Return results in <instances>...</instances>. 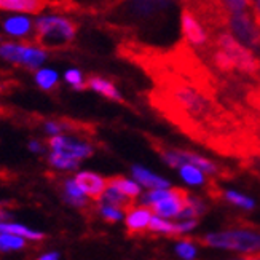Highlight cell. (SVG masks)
Here are the masks:
<instances>
[{
  "mask_svg": "<svg viewBox=\"0 0 260 260\" xmlns=\"http://www.w3.org/2000/svg\"><path fill=\"white\" fill-rule=\"evenodd\" d=\"M2 220H8V214L4 209H0V222Z\"/></svg>",
  "mask_w": 260,
  "mask_h": 260,
  "instance_id": "8d00e7d4",
  "label": "cell"
},
{
  "mask_svg": "<svg viewBox=\"0 0 260 260\" xmlns=\"http://www.w3.org/2000/svg\"><path fill=\"white\" fill-rule=\"evenodd\" d=\"M64 80H66V83H69L74 89H78V91L86 88L85 77H83V74L78 71V69H69V71H66Z\"/></svg>",
  "mask_w": 260,
  "mask_h": 260,
  "instance_id": "83f0119b",
  "label": "cell"
},
{
  "mask_svg": "<svg viewBox=\"0 0 260 260\" xmlns=\"http://www.w3.org/2000/svg\"><path fill=\"white\" fill-rule=\"evenodd\" d=\"M99 201L107 203V205H114L117 208H121L123 211H129L133 208V203H134L133 198L126 197L125 193H121L118 188H115L114 185H109V184H107V188H106V191L103 193V197H101Z\"/></svg>",
  "mask_w": 260,
  "mask_h": 260,
  "instance_id": "ac0fdd59",
  "label": "cell"
},
{
  "mask_svg": "<svg viewBox=\"0 0 260 260\" xmlns=\"http://www.w3.org/2000/svg\"><path fill=\"white\" fill-rule=\"evenodd\" d=\"M187 190H182V188H174L173 195H169L168 198L161 200L152 205V211L153 214L160 217H165V219H177V216L180 214V211L184 209L185 203H187Z\"/></svg>",
  "mask_w": 260,
  "mask_h": 260,
  "instance_id": "9c48e42d",
  "label": "cell"
},
{
  "mask_svg": "<svg viewBox=\"0 0 260 260\" xmlns=\"http://www.w3.org/2000/svg\"><path fill=\"white\" fill-rule=\"evenodd\" d=\"M131 173H133V177L138 180L141 185H144L145 188H169L171 187L169 180L149 171V169L144 168V166L134 165L131 168Z\"/></svg>",
  "mask_w": 260,
  "mask_h": 260,
  "instance_id": "5bb4252c",
  "label": "cell"
},
{
  "mask_svg": "<svg viewBox=\"0 0 260 260\" xmlns=\"http://www.w3.org/2000/svg\"><path fill=\"white\" fill-rule=\"evenodd\" d=\"M201 243L214 249H225L235 252H257L260 251V233L254 230L235 229L214 232L203 236Z\"/></svg>",
  "mask_w": 260,
  "mask_h": 260,
  "instance_id": "277c9868",
  "label": "cell"
},
{
  "mask_svg": "<svg viewBox=\"0 0 260 260\" xmlns=\"http://www.w3.org/2000/svg\"><path fill=\"white\" fill-rule=\"evenodd\" d=\"M241 114L244 115V118L251 123L252 128H257L258 133H260V110H257L255 114H251V112H246V110H241Z\"/></svg>",
  "mask_w": 260,
  "mask_h": 260,
  "instance_id": "d6a6232c",
  "label": "cell"
},
{
  "mask_svg": "<svg viewBox=\"0 0 260 260\" xmlns=\"http://www.w3.org/2000/svg\"><path fill=\"white\" fill-rule=\"evenodd\" d=\"M86 88L93 89V91H96L99 94H103L107 99L117 101V103H123V98H121L118 89L115 88V85L109 80H106V78H103V77H96V75L89 77L86 80Z\"/></svg>",
  "mask_w": 260,
  "mask_h": 260,
  "instance_id": "2e32d148",
  "label": "cell"
},
{
  "mask_svg": "<svg viewBox=\"0 0 260 260\" xmlns=\"http://www.w3.org/2000/svg\"><path fill=\"white\" fill-rule=\"evenodd\" d=\"M48 0H0V10L10 13L37 15L47 8Z\"/></svg>",
  "mask_w": 260,
  "mask_h": 260,
  "instance_id": "7c38bea8",
  "label": "cell"
},
{
  "mask_svg": "<svg viewBox=\"0 0 260 260\" xmlns=\"http://www.w3.org/2000/svg\"><path fill=\"white\" fill-rule=\"evenodd\" d=\"M36 83L40 89L43 91H51L54 86H58V82H59V75L56 71L53 69H48V67H42L36 72Z\"/></svg>",
  "mask_w": 260,
  "mask_h": 260,
  "instance_id": "603a6c76",
  "label": "cell"
},
{
  "mask_svg": "<svg viewBox=\"0 0 260 260\" xmlns=\"http://www.w3.org/2000/svg\"><path fill=\"white\" fill-rule=\"evenodd\" d=\"M222 4L229 13H235V11H244L249 8L251 0H222Z\"/></svg>",
  "mask_w": 260,
  "mask_h": 260,
  "instance_id": "4dcf8cb0",
  "label": "cell"
},
{
  "mask_svg": "<svg viewBox=\"0 0 260 260\" xmlns=\"http://www.w3.org/2000/svg\"><path fill=\"white\" fill-rule=\"evenodd\" d=\"M107 184L109 185H114L115 188H118L121 193H125L129 198H138L141 195V184L138 180H131L126 177H121V176H115V177H110L107 179Z\"/></svg>",
  "mask_w": 260,
  "mask_h": 260,
  "instance_id": "ffe728a7",
  "label": "cell"
},
{
  "mask_svg": "<svg viewBox=\"0 0 260 260\" xmlns=\"http://www.w3.org/2000/svg\"><path fill=\"white\" fill-rule=\"evenodd\" d=\"M99 214L107 222H118L123 219V209L117 208L114 205H107V203L99 201Z\"/></svg>",
  "mask_w": 260,
  "mask_h": 260,
  "instance_id": "4316f807",
  "label": "cell"
},
{
  "mask_svg": "<svg viewBox=\"0 0 260 260\" xmlns=\"http://www.w3.org/2000/svg\"><path fill=\"white\" fill-rule=\"evenodd\" d=\"M47 50L40 45H29V43H15V42H4L0 43V58L24 66L27 69H39V67L47 61Z\"/></svg>",
  "mask_w": 260,
  "mask_h": 260,
  "instance_id": "5b68a950",
  "label": "cell"
},
{
  "mask_svg": "<svg viewBox=\"0 0 260 260\" xmlns=\"http://www.w3.org/2000/svg\"><path fill=\"white\" fill-rule=\"evenodd\" d=\"M174 0H123L121 16L129 27L156 26L166 16Z\"/></svg>",
  "mask_w": 260,
  "mask_h": 260,
  "instance_id": "3957f363",
  "label": "cell"
},
{
  "mask_svg": "<svg viewBox=\"0 0 260 260\" xmlns=\"http://www.w3.org/2000/svg\"><path fill=\"white\" fill-rule=\"evenodd\" d=\"M212 43L217 48L223 50L233 59L236 71L249 75L252 78H260V58L236 39L229 29H220L211 36Z\"/></svg>",
  "mask_w": 260,
  "mask_h": 260,
  "instance_id": "7a4b0ae2",
  "label": "cell"
},
{
  "mask_svg": "<svg viewBox=\"0 0 260 260\" xmlns=\"http://www.w3.org/2000/svg\"><path fill=\"white\" fill-rule=\"evenodd\" d=\"M180 27H182V36L188 45L200 50L201 53H206L209 50L211 47L209 32L203 26L200 18L187 5H184L182 11H180Z\"/></svg>",
  "mask_w": 260,
  "mask_h": 260,
  "instance_id": "52a82bcc",
  "label": "cell"
},
{
  "mask_svg": "<svg viewBox=\"0 0 260 260\" xmlns=\"http://www.w3.org/2000/svg\"><path fill=\"white\" fill-rule=\"evenodd\" d=\"M27 244V240L22 238L19 235L5 232L2 229V233H0V252H16L24 249Z\"/></svg>",
  "mask_w": 260,
  "mask_h": 260,
  "instance_id": "44dd1931",
  "label": "cell"
},
{
  "mask_svg": "<svg viewBox=\"0 0 260 260\" xmlns=\"http://www.w3.org/2000/svg\"><path fill=\"white\" fill-rule=\"evenodd\" d=\"M62 197L74 208H85L88 205V197L74 177L66 179L62 182Z\"/></svg>",
  "mask_w": 260,
  "mask_h": 260,
  "instance_id": "9a60e30c",
  "label": "cell"
},
{
  "mask_svg": "<svg viewBox=\"0 0 260 260\" xmlns=\"http://www.w3.org/2000/svg\"><path fill=\"white\" fill-rule=\"evenodd\" d=\"M4 222V220H2ZM2 222H0V233H2Z\"/></svg>",
  "mask_w": 260,
  "mask_h": 260,
  "instance_id": "f35d334b",
  "label": "cell"
},
{
  "mask_svg": "<svg viewBox=\"0 0 260 260\" xmlns=\"http://www.w3.org/2000/svg\"><path fill=\"white\" fill-rule=\"evenodd\" d=\"M48 147L54 152L66 153L72 158H77V160H80V161L85 160V158H89L94 153V149L91 144L69 138V136H66V134L50 136Z\"/></svg>",
  "mask_w": 260,
  "mask_h": 260,
  "instance_id": "ba28073f",
  "label": "cell"
},
{
  "mask_svg": "<svg viewBox=\"0 0 260 260\" xmlns=\"http://www.w3.org/2000/svg\"><path fill=\"white\" fill-rule=\"evenodd\" d=\"M246 101L251 107H254L255 110H260V86H254L247 89Z\"/></svg>",
  "mask_w": 260,
  "mask_h": 260,
  "instance_id": "1f68e13d",
  "label": "cell"
},
{
  "mask_svg": "<svg viewBox=\"0 0 260 260\" xmlns=\"http://www.w3.org/2000/svg\"><path fill=\"white\" fill-rule=\"evenodd\" d=\"M2 29L8 37L27 39L36 32V22L24 13L10 15L2 21Z\"/></svg>",
  "mask_w": 260,
  "mask_h": 260,
  "instance_id": "30bf717a",
  "label": "cell"
},
{
  "mask_svg": "<svg viewBox=\"0 0 260 260\" xmlns=\"http://www.w3.org/2000/svg\"><path fill=\"white\" fill-rule=\"evenodd\" d=\"M153 216L150 206H139V208H131L125 217L126 229L131 233H139L145 229H149L150 219Z\"/></svg>",
  "mask_w": 260,
  "mask_h": 260,
  "instance_id": "4fadbf2b",
  "label": "cell"
},
{
  "mask_svg": "<svg viewBox=\"0 0 260 260\" xmlns=\"http://www.w3.org/2000/svg\"><path fill=\"white\" fill-rule=\"evenodd\" d=\"M179 155L182 156V160L185 163H190L197 168H200L201 171H205L206 174H211V176H216V174H220V168L219 165H216L214 161L208 160V158L201 156L195 152H190V150H185V149H177Z\"/></svg>",
  "mask_w": 260,
  "mask_h": 260,
  "instance_id": "e0dca14e",
  "label": "cell"
},
{
  "mask_svg": "<svg viewBox=\"0 0 260 260\" xmlns=\"http://www.w3.org/2000/svg\"><path fill=\"white\" fill-rule=\"evenodd\" d=\"M74 179L77 180V184L80 185V188L85 191V195L91 200L99 201L107 188V179L93 171H80L75 174Z\"/></svg>",
  "mask_w": 260,
  "mask_h": 260,
  "instance_id": "8fae6325",
  "label": "cell"
},
{
  "mask_svg": "<svg viewBox=\"0 0 260 260\" xmlns=\"http://www.w3.org/2000/svg\"><path fill=\"white\" fill-rule=\"evenodd\" d=\"M251 8H252V16L255 22L260 26V0H251Z\"/></svg>",
  "mask_w": 260,
  "mask_h": 260,
  "instance_id": "836d02e7",
  "label": "cell"
},
{
  "mask_svg": "<svg viewBox=\"0 0 260 260\" xmlns=\"http://www.w3.org/2000/svg\"><path fill=\"white\" fill-rule=\"evenodd\" d=\"M176 254L182 260H193L198 254V249L190 241H180L176 244Z\"/></svg>",
  "mask_w": 260,
  "mask_h": 260,
  "instance_id": "f1b7e54d",
  "label": "cell"
},
{
  "mask_svg": "<svg viewBox=\"0 0 260 260\" xmlns=\"http://www.w3.org/2000/svg\"><path fill=\"white\" fill-rule=\"evenodd\" d=\"M48 163L54 169H59V171H75V169L78 168V165H80V160L72 158L66 153L51 150V153L48 155Z\"/></svg>",
  "mask_w": 260,
  "mask_h": 260,
  "instance_id": "7402d4cb",
  "label": "cell"
},
{
  "mask_svg": "<svg viewBox=\"0 0 260 260\" xmlns=\"http://www.w3.org/2000/svg\"><path fill=\"white\" fill-rule=\"evenodd\" d=\"M223 197H225V200H227V201H230L232 205L238 206V208H243V209H246V211H251V209L255 208L254 200L249 198V197H246V195H243V193H240V191L227 190V191L223 193Z\"/></svg>",
  "mask_w": 260,
  "mask_h": 260,
  "instance_id": "484cf974",
  "label": "cell"
},
{
  "mask_svg": "<svg viewBox=\"0 0 260 260\" xmlns=\"http://www.w3.org/2000/svg\"><path fill=\"white\" fill-rule=\"evenodd\" d=\"M77 34V24L59 15H43L36 19V39L45 50L67 47Z\"/></svg>",
  "mask_w": 260,
  "mask_h": 260,
  "instance_id": "6da1fadb",
  "label": "cell"
},
{
  "mask_svg": "<svg viewBox=\"0 0 260 260\" xmlns=\"http://www.w3.org/2000/svg\"><path fill=\"white\" fill-rule=\"evenodd\" d=\"M27 149H29L32 153H42V152H43V145H42L39 141H29Z\"/></svg>",
  "mask_w": 260,
  "mask_h": 260,
  "instance_id": "e575fe53",
  "label": "cell"
},
{
  "mask_svg": "<svg viewBox=\"0 0 260 260\" xmlns=\"http://www.w3.org/2000/svg\"><path fill=\"white\" fill-rule=\"evenodd\" d=\"M0 40H2V39H0Z\"/></svg>",
  "mask_w": 260,
  "mask_h": 260,
  "instance_id": "ab89813d",
  "label": "cell"
},
{
  "mask_svg": "<svg viewBox=\"0 0 260 260\" xmlns=\"http://www.w3.org/2000/svg\"><path fill=\"white\" fill-rule=\"evenodd\" d=\"M179 173H180V177H182L188 185H203L206 182V176H205L206 173L190 163H184L180 166Z\"/></svg>",
  "mask_w": 260,
  "mask_h": 260,
  "instance_id": "cb8c5ba5",
  "label": "cell"
},
{
  "mask_svg": "<svg viewBox=\"0 0 260 260\" xmlns=\"http://www.w3.org/2000/svg\"><path fill=\"white\" fill-rule=\"evenodd\" d=\"M233 260H260V258H233Z\"/></svg>",
  "mask_w": 260,
  "mask_h": 260,
  "instance_id": "74e56055",
  "label": "cell"
},
{
  "mask_svg": "<svg viewBox=\"0 0 260 260\" xmlns=\"http://www.w3.org/2000/svg\"><path fill=\"white\" fill-rule=\"evenodd\" d=\"M43 128H45V131H47V134H50V136L64 134L66 129H71L69 123L56 121V120H47V121L43 123Z\"/></svg>",
  "mask_w": 260,
  "mask_h": 260,
  "instance_id": "f546056e",
  "label": "cell"
},
{
  "mask_svg": "<svg viewBox=\"0 0 260 260\" xmlns=\"http://www.w3.org/2000/svg\"><path fill=\"white\" fill-rule=\"evenodd\" d=\"M2 229L5 232H10V233H15V235H19L22 238H26L27 241H40L45 238V233L39 232V230H34L30 227L24 223H19V222H10V220H4L2 222Z\"/></svg>",
  "mask_w": 260,
  "mask_h": 260,
  "instance_id": "d6986e66",
  "label": "cell"
},
{
  "mask_svg": "<svg viewBox=\"0 0 260 260\" xmlns=\"http://www.w3.org/2000/svg\"><path fill=\"white\" fill-rule=\"evenodd\" d=\"M61 258V254L56 252V251H51V252H45L42 254L37 260H59Z\"/></svg>",
  "mask_w": 260,
  "mask_h": 260,
  "instance_id": "d590c367",
  "label": "cell"
},
{
  "mask_svg": "<svg viewBox=\"0 0 260 260\" xmlns=\"http://www.w3.org/2000/svg\"><path fill=\"white\" fill-rule=\"evenodd\" d=\"M149 230H152L155 233H161V235H179L177 222H171L169 219L156 216V214H153L150 219Z\"/></svg>",
  "mask_w": 260,
  "mask_h": 260,
  "instance_id": "d4e9b609",
  "label": "cell"
},
{
  "mask_svg": "<svg viewBox=\"0 0 260 260\" xmlns=\"http://www.w3.org/2000/svg\"><path fill=\"white\" fill-rule=\"evenodd\" d=\"M227 29L244 47L260 56V26L247 10L235 11L227 16Z\"/></svg>",
  "mask_w": 260,
  "mask_h": 260,
  "instance_id": "8992f818",
  "label": "cell"
}]
</instances>
